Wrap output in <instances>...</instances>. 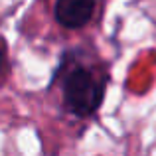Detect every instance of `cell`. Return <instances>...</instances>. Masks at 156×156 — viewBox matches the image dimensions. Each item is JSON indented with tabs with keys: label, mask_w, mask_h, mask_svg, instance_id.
<instances>
[{
	"label": "cell",
	"mask_w": 156,
	"mask_h": 156,
	"mask_svg": "<svg viewBox=\"0 0 156 156\" xmlns=\"http://www.w3.org/2000/svg\"><path fill=\"white\" fill-rule=\"evenodd\" d=\"M105 93V75L85 65L69 69L63 77V103L77 117H89L99 109Z\"/></svg>",
	"instance_id": "obj_1"
},
{
	"label": "cell",
	"mask_w": 156,
	"mask_h": 156,
	"mask_svg": "<svg viewBox=\"0 0 156 156\" xmlns=\"http://www.w3.org/2000/svg\"><path fill=\"white\" fill-rule=\"evenodd\" d=\"M97 0H57L55 2V20L63 28H81L93 18Z\"/></svg>",
	"instance_id": "obj_2"
},
{
	"label": "cell",
	"mask_w": 156,
	"mask_h": 156,
	"mask_svg": "<svg viewBox=\"0 0 156 156\" xmlns=\"http://www.w3.org/2000/svg\"><path fill=\"white\" fill-rule=\"evenodd\" d=\"M6 69H8V61H6V55H4V50L0 48V81L6 75Z\"/></svg>",
	"instance_id": "obj_3"
}]
</instances>
